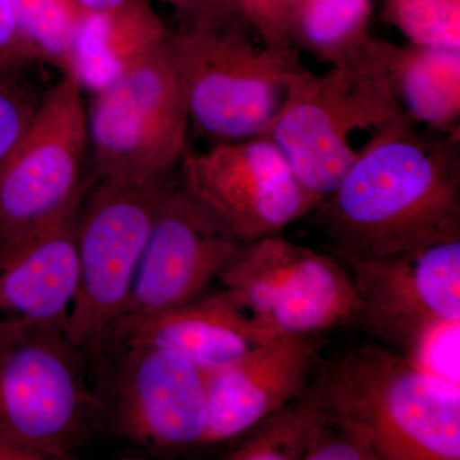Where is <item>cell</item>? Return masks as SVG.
Returning a JSON list of instances; mask_svg holds the SVG:
<instances>
[{"label":"cell","mask_w":460,"mask_h":460,"mask_svg":"<svg viewBox=\"0 0 460 460\" xmlns=\"http://www.w3.org/2000/svg\"><path fill=\"white\" fill-rule=\"evenodd\" d=\"M320 404V396L310 380L305 392L239 435L226 459L304 460Z\"/></svg>","instance_id":"obj_20"},{"label":"cell","mask_w":460,"mask_h":460,"mask_svg":"<svg viewBox=\"0 0 460 460\" xmlns=\"http://www.w3.org/2000/svg\"><path fill=\"white\" fill-rule=\"evenodd\" d=\"M93 394L96 425L146 449L204 444V372L183 357L140 341L102 339Z\"/></svg>","instance_id":"obj_7"},{"label":"cell","mask_w":460,"mask_h":460,"mask_svg":"<svg viewBox=\"0 0 460 460\" xmlns=\"http://www.w3.org/2000/svg\"><path fill=\"white\" fill-rule=\"evenodd\" d=\"M219 280L243 299L268 341L350 326L356 314L348 266L281 234L246 244Z\"/></svg>","instance_id":"obj_11"},{"label":"cell","mask_w":460,"mask_h":460,"mask_svg":"<svg viewBox=\"0 0 460 460\" xmlns=\"http://www.w3.org/2000/svg\"><path fill=\"white\" fill-rule=\"evenodd\" d=\"M320 402L319 413L308 434L304 460H378L361 429L326 407L321 398Z\"/></svg>","instance_id":"obj_23"},{"label":"cell","mask_w":460,"mask_h":460,"mask_svg":"<svg viewBox=\"0 0 460 460\" xmlns=\"http://www.w3.org/2000/svg\"><path fill=\"white\" fill-rule=\"evenodd\" d=\"M84 353L63 330L0 317V438L75 458L96 426Z\"/></svg>","instance_id":"obj_5"},{"label":"cell","mask_w":460,"mask_h":460,"mask_svg":"<svg viewBox=\"0 0 460 460\" xmlns=\"http://www.w3.org/2000/svg\"><path fill=\"white\" fill-rule=\"evenodd\" d=\"M180 22L165 50L190 126L214 144L266 135L304 66L299 50L266 47L246 22Z\"/></svg>","instance_id":"obj_4"},{"label":"cell","mask_w":460,"mask_h":460,"mask_svg":"<svg viewBox=\"0 0 460 460\" xmlns=\"http://www.w3.org/2000/svg\"><path fill=\"white\" fill-rule=\"evenodd\" d=\"M321 401L361 429L378 460H459V386L374 343L314 366Z\"/></svg>","instance_id":"obj_2"},{"label":"cell","mask_w":460,"mask_h":460,"mask_svg":"<svg viewBox=\"0 0 460 460\" xmlns=\"http://www.w3.org/2000/svg\"><path fill=\"white\" fill-rule=\"evenodd\" d=\"M90 95L93 181H153L180 166L190 120L165 44Z\"/></svg>","instance_id":"obj_6"},{"label":"cell","mask_w":460,"mask_h":460,"mask_svg":"<svg viewBox=\"0 0 460 460\" xmlns=\"http://www.w3.org/2000/svg\"><path fill=\"white\" fill-rule=\"evenodd\" d=\"M313 211L341 261L460 241V132L420 129L402 115L372 132Z\"/></svg>","instance_id":"obj_1"},{"label":"cell","mask_w":460,"mask_h":460,"mask_svg":"<svg viewBox=\"0 0 460 460\" xmlns=\"http://www.w3.org/2000/svg\"><path fill=\"white\" fill-rule=\"evenodd\" d=\"M343 262L356 289L350 326L374 343L420 362L438 335L458 328L460 241Z\"/></svg>","instance_id":"obj_10"},{"label":"cell","mask_w":460,"mask_h":460,"mask_svg":"<svg viewBox=\"0 0 460 460\" xmlns=\"http://www.w3.org/2000/svg\"><path fill=\"white\" fill-rule=\"evenodd\" d=\"M0 460H41V458L22 445L0 438Z\"/></svg>","instance_id":"obj_29"},{"label":"cell","mask_w":460,"mask_h":460,"mask_svg":"<svg viewBox=\"0 0 460 460\" xmlns=\"http://www.w3.org/2000/svg\"><path fill=\"white\" fill-rule=\"evenodd\" d=\"M371 0H305L289 14V39L330 66L370 38Z\"/></svg>","instance_id":"obj_19"},{"label":"cell","mask_w":460,"mask_h":460,"mask_svg":"<svg viewBox=\"0 0 460 460\" xmlns=\"http://www.w3.org/2000/svg\"><path fill=\"white\" fill-rule=\"evenodd\" d=\"M172 5L180 20L246 22L250 25L239 0H172Z\"/></svg>","instance_id":"obj_27"},{"label":"cell","mask_w":460,"mask_h":460,"mask_svg":"<svg viewBox=\"0 0 460 460\" xmlns=\"http://www.w3.org/2000/svg\"><path fill=\"white\" fill-rule=\"evenodd\" d=\"M180 181L244 244L280 235L316 204L268 136L187 150Z\"/></svg>","instance_id":"obj_12"},{"label":"cell","mask_w":460,"mask_h":460,"mask_svg":"<svg viewBox=\"0 0 460 460\" xmlns=\"http://www.w3.org/2000/svg\"><path fill=\"white\" fill-rule=\"evenodd\" d=\"M244 246L180 181H172L157 210L120 316L195 301L211 281L220 279Z\"/></svg>","instance_id":"obj_13"},{"label":"cell","mask_w":460,"mask_h":460,"mask_svg":"<svg viewBox=\"0 0 460 460\" xmlns=\"http://www.w3.org/2000/svg\"><path fill=\"white\" fill-rule=\"evenodd\" d=\"M86 13H102V12L115 11L138 2H153V0H75ZM172 4V0H164Z\"/></svg>","instance_id":"obj_28"},{"label":"cell","mask_w":460,"mask_h":460,"mask_svg":"<svg viewBox=\"0 0 460 460\" xmlns=\"http://www.w3.org/2000/svg\"><path fill=\"white\" fill-rule=\"evenodd\" d=\"M305 2V0H284V3H286V7L288 9V14H290V12H292L293 9L299 7V5H301L302 3Z\"/></svg>","instance_id":"obj_30"},{"label":"cell","mask_w":460,"mask_h":460,"mask_svg":"<svg viewBox=\"0 0 460 460\" xmlns=\"http://www.w3.org/2000/svg\"><path fill=\"white\" fill-rule=\"evenodd\" d=\"M45 62L21 26L12 0H0V75L20 77L30 66Z\"/></svg>","instance_id":"obj_25"},{"label":"cell","mask_w":460,"mask_h":460,"mask_svg":"<svg viewBox=\"0 0 460 460\" xmlns=\"http://www.w3.org/2000/svg\"><path fill=\"white\" fill-rule=\"evenodd\" d=\"M387 65L408 117L432 131L460 132V49L390 42Z\"/></svg>","instance_id":"obj_18"},{"label":"cell","mask_w":460,"mask_h":460,"mask_svg":"<svg viewBox=\"0 0 460 460\" xmlns=\"http://www.w3.org/2000/svg\"><path fill=\"white\" fill-rule=\"evenodd\" d=\"M151 2L84 17L71 75L93 93L164 47L169 36Z\"/></svg>","instance_id":"obj_17"},{"label":"cell","mask_w":460,"mask_h":460,"mask_svg":"<svg viewBox=\"0 0 460 460\" xmlns=\"http://www.w3.org/2000/svg\"><path fill=\"white\" fill-rule=\"evenodd\" d=\"M39 99L20 77L0 75V171L31 122Z\"/></svg>","instance_id":"obj_24"},{"label":"cell","mask_w":460,"mask_h":460,"mask_svg":"<svg viewBox=\"0 0 460 460\" xmlns=\"http://www.w3.org/2000/svg\"><path fill=\"white\" fill-rule=\"evenodd\" d=\"M77 217L80 280L65 334L84 350L122 314L172 174L146 181H95Z\"/></svg>","instance_id":"obj_8"},{"label":"cell","mask_w":460,"mask_h":460,"mask_svg":"<svg viewBox=\"0 0 460 460\" xmlns=\"http://www.w3.org/2000/svg\"><path fill=\"white\" fill-rule=\"evenodd\" d=\"M320 335H286L257 344L238 358L204 372V444L238 438L310 384Z\"/></svg>","instance_id":"obj_14"},{"label":"cell","mask_w":460,"mask_h":460,"mask_svg":"<svg viewBox=\"0 0 460 460\" xmlns=\"http://www.w3.org/2000/svg\"><path fill=\"white\" fill-rule=\"evenodd\" d=\"M83 202L0 246V317L65 332L80 280L77 217Z\"/></svg>","instance_id":"obj_15"},{"label":"cell","mask_w":460,"mask_h":460,"mask_svg":"<svg viewBox=\"0 0 460 460\" xmlns=\"http://www.w3.org/2000/svg\"><path fill=\"white\" fill-rule=\"evenodd\" d=\"M390 42L370 36L328 71L290 75L279 113L266 132L314 204L337 189L356 160L349 137L375 132L402 111L389 77Z\"/></svg>","instance_id":"obj_3"},{"label":"cell","mask_w":460,"mask_h":460,"mask_svg":"<svg viewBox=\"0 0 460 460\" xmlns=\"http://www.w3.org/2000/svg\"><path fill=\"white\" fill-rule=\"evenodd\" d=\"M380 18L408 44L460 49V0H381Z\"/></svg>","instance_id":"obj_22"},{"label":"cell","mask_w":460,"mask_h":460,"mask_svg":"<svg viewBox=\"0 0 460 460\" xmlns=\"http://www.w3.org/2000/svg\"><path fill=\"white\" fill-rule=\"evenodd\" d=\"M244 16L257 38L274 49H293L289 39V14L284 0H239Z\"/></svg>","instance_id":"obj_26"},{"label":"cell","mask_w":460,"mask_h":460,"mask_svg":"<svg viewBox=\"0 0 460 460\" xmlns=\"http://www.w3.org/2000/svg\"><path fill=\"white\" fill-rule=\"evenodd\" d=\"M84 90L62 74L39 99L0 171V246L42 228L84 201L90 183Z\"/></svg>","instance_id":"obj_9"},{"label":"cell","mask_w":460,"mask_h":460,"mask_svg":"<svg viewBox=\"0 0 460 460\" xmlns=\"http://www.w3.org/2000/svg\"><path fill=\"white\" fill-rule=\"evenodd\" d=\"M21 26L45 62L71 75L86 12L75 0H12Z\"/></svg>","instance_id":"obj_21"},{"label":"cell","mask_w":460,"mask_h":460,"mask_svg":"<svg viewBox=\"0 0 460 460\" xmlns=\"http://www.w3.org/2000/svg\"><path fill=\"white\" fill-rule=\"evenodd\" d=\"M102 339L153 345L199 368L226 365L268 341L243 299L226 288L177 307L120 316L99 341Z\"/></svg>","instance_id":"obj_16"}]
</instances>
